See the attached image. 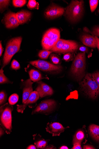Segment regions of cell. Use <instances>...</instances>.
I'll list each match as a JSON object with an SVG mask.
<instances>
[{
  "mask_svg": "<svg viewBox=\"0 0 99 149\" xmlns=\"http://www.w3.org/2000/svg\"><path fill=\"white\" fill-rule=\"evenodd\" d=\"M81 91L84 95L93 100L99 95V88L92 74L87 73L79 84Z\"/></svg>",
  "mask_w": 99,
  "mask_h": 149,
  "instance_id": "1",
  "label": "cell"
},
{
  "mask_svg": "<svg viewBox=\"0 0 99 149\" xmlns=\"http://www.w3.org/2000/svg\"><path fill=\"white\" fill-rule=\"evenodd\" d=\"M84 12L83 1H73L66 8L65 15L70 22L75 23L81 19Z\"/></svg>",
  "mask_w": 99,
  "mask_h": 149,
  "instance_id": "2",
  "label": "cell"
},
{
  "mask_svg": "<svg viewBox=\"0 0 99 149\" xmlns=\"http://www.w3.org/2000/svg\"><path fill=\"white\" fill-rule=\"evenodd\" d=\"M86 52L78 53L73 62L71 72L78 81H81L85 76Z\"/></svg>",
  "mask_w": 99,
  "mask_h": 149,
  "instance_id": "3",
  "label": "cell"
},
{
  "mask_svg": "<svg viewBox=\"0 0 99 149\" xmlns=\"http://www.w3.org/2000/svg\"><path fill=\"white\" fill-rule=\"evenodd\" d=\"M13 110V106L8 103L1 106L0 107L1 126L7 134H10L12 132V113Z\"/></svg>",
  "mask_w": 99,
  "mask_h": 149,
  "instance_id": "4",
  "label": "cell"
},
{
  "mask_svg": "<svg viewBox=\"0 0 99 149\" xmlns=\"http://www.w3.org/2000/svg\"><path fill=\"white\" fill-rule=\"evenodd\" d=\"M22 38L21 37L13 38L7 44L3 59V67L8 64L12 57L20 49Z\"/></svg>",
  "mask_w": 99,
  "mask_h": 149,
  "instance_id": "5",
  "label": "cell"
},
{
  "mask_svg": "<svg viewBox=\"0 0 99 149\" xmlns=\"http://www.w3.org/2000/svg\"><path fill=\"white\" fill-rule=\"evenodd\" d=\"M60 31L55 28L48 30L44 34L42 40V48L45 50H51L60 39Z\"/></svg>",
  "mask_w": 99,
  "mask_h": 149,
  "instance_id": "6",
  "label": "cell"
},
{
  "mask_svg": "<svg viewBox=\"0 0 99 149\" xmlns=\"http://www.w3.org/2000/svg\"><path fill=\"white\" fill-rule=\"evenodd\" d=\"M78 44L75 41L60 39L50 50L55 52L64 53L73 52L78 48Z\"/></svg>",
  "mask_w": 99,
  "mask_h": 149,
  "instance_id": "7",
  "label": "cell"
},
{
  "mask_svg": "<svg viewBox=\"0 0 99 149\" xmlns=\"http://www.w3.org/2000/svg\"><path fill=\"white\" fill-rule=\"evenodd\" d=\"M30 63L39 70L44 72L59 73L61 72L62 69V67L61 65H54L43 60L32 61Z\"/></svg>",
  "mask_w": 99,
  "mask_h": 149,
  "instance_id": "8",
  "label": "cell"
},
{
  "mask_svg": "<svg viewBox=\"0 0 99 149\" xmlns=\"http://www.w3.org/2000/svg\"><path fill=\"white\" fill-rule=\"evenodd\" d=\"M56 103L53 100L48 99L41 102L33 111L32 115L49 113L55 108Z\"/></svg>",
  "mask_w": 99,
  "mask_h": 149,
  "instance_id": "9",
  "label": "cell"
},
{
  "mask_svg": "<svg viewBox=\"0 0 99 149\" xmlns=\"http://www.w3.org/2000/svg\"><path fill=\"white\" fill-rule=\"evenodd\" d=\"M65 11L64 8L53 4L46 10L44 15L46 18L51 19L62 16L64 14Z\"/></svg>",
  "mask_w": 99,
  "mask_h": 149,
  "instance_id": "10",
  "label": "cell"
},
{
  "mask_svg": "<svg viewBox=\"0 0 99 149\" xmlns=\"http://www.w3.org/2000/svg\"><path fill=\"white\" fill-rule=\"evenodd\" d=\"M39 97V94L37 91H33L24 103L22 104L17 105V112L23 113L27 106H29L30 108H33V107L32 105L36 103Z\"/></svg>",
  "mask_w": 99,
  "mask_h": 149,
  "instance_id": "11",
  "label": "cell"
},
{
  "mask_svg": "<svg viewBox=\"0 0 99 149\" xmlns=\"http://www.w3.org/2000/svg\"><path fill=\"white\" fill-rule=\"evenodd\" d=\"M68 127L65 128L59 123H48L47 125L46 130L47 132L51 134L53 136H59Z\"/></svg>",
  "mask_w": 99,
  "mask_h": 149,
  "instance_id": "12",
  "label": "cell"
},
{
  "mask_svg": "<svg viewBox=\"0 0 99 149\" xmlns=\"http://www.w3.org/2000/svg\"><path fill=\"white\" fill-rule=\"evenodd\" d=\"M16 14L15 13L10 12L5 15L4 21L7 28H15L20 24L17 19Z\"/></svg>",
  "mask_w": 99,
  "mask_h": 149,
  "instance_id": "13",
  "label": "cell"
},
{
  "mask_svg": "<svg viewBox=\"0 0 99 149\" xmlns=\"http://www.w3.org/2000/svg\"><path fill=\"white\" fill-rule=\"evenodd\" d=\"M37 83L38 85L36 90L40 97L51 96L53 94V91L50 86L41 81L37 82Z\"/></svg>",
  "mask_w": 99,
  "mask_h": 149,
  "instance_id": "14",
  "label": "cell"
},
{
  "mask_svg": "<svg viewBox=\"0 0 99 149\" xmlns=\"http://www.w3.org/2000/svg\"><path fill=\"white\" fill-rule=\"evenodd\" d=\"M33 83L30 79H28L23 81L22 84L23 88L22 102L24 103L29 98L30 94L33 92Z\"/></svg>",
  "mask_w": 99,
  "mask_h": 149,
  "instance_id": "15",
  "label": "cell"
},
{
  "mask_svg": "<svg viewBox=\"0 0 99 149\" xmlns=\"http://www.w3.org/2000/svg\"><path fill=\"white\" fill-rule=\"evenodd\" d=\"M80 39L84 45L93 48L97 47V42L94 36L89 34H84L81 36Z\"/></svg>",
  "mask_w": 99,
  "mask_h": 149,
  "instance_id": "16",
  "label": "cell"
},
{
  "mask_svg": "<svg viewBox=\"0 0 99 149\" xmlns=\"http://www.w3.org/2000/svg\"><path fill=\"white\" fill-rule=\"evenodd\" d=\"M33 139L35 141L34 144L37 148L44 149L47 146L49 140H45L42 138L39 134H36L33 135Z\"/></svg>",
  "mask_w": 99,
  "mask_h": 149,
  "instance_id": "17",
  "label": "cell"
},
{
  "mask_svg": "<svg viewBox=\"0 0 99 149\" xmlns=\"http://www.w3.org/2000/svg\"><path fill=\"white\" fill-rule=\"evenodd\" d=\"M31 12L25 10H22L16 13L17 19L20 24H23L26 22L31 16Z\"/></svg>",
  "mask_w": 99,
  "mask_h": 149,
  "instance_id": "18",
  "label": "cell"
},
{
  "mask_svg": "<svg viewBox=\"0 0 99 149\" xmlns=\"http://www.w3.org/2000/svg\"><path fill=\"white\" fill-rule=\"evenodd\" d=\"M89 130L92 138L96 141L99 142V126L91 125L89 126Z\"/></svg>",
  "mask_w": 99,
  "mask_h": 149,
  "instance_id": "19",
  "label": "cell"
},
{
  "mask_svg": "<svg viewBox=\"0 0 99 149\" xmlns=\"http://www.w3.org/2000/svg\"><path fill=\"white\" fill-rule=\"evenodd\" d=\"M30 79L34 82H38L41 79L44 78L41 74L38 71L32 70L29 72Z\"/></svg>",
  "mask_w": 99,
  "mask_h": 149,
  "instance_id": "20",
  "label": "cell"
},
{
  "mask_svg": "<svg viewBox=\"0 0 99 149\" xmlns=\"http://www.w3.org/2000/svg\"><path fill=\"white\" fill-rule=\"evenodd\" d=\"M84 138V133L82 131L79 130L74 135L73 139V143H80L81 142Z\"/></svg>",
  "mask_w": 99,
  "mask_h": 149,
  "instance_id": "21",
  "label": "cell"
},
{
  "mask_svg": "<svg viewBox=\"0 0 99 149\" xmlns=\"http://www.w3.org/2000/svg\"><path fill=\"white\" fill-rule=\"evenodd\" d=\"M3 72L4 71L2 68L0 70V84H11L12 82L5 76Z\"/></svg>",
  "mask_w": 99,
  "mask_h": 149,
  "instance_id": "22",
  "label": "cell"
},
{
  "mask_svg": "<svg viewBox=\"0 0 99 149\" xmlns=\"http://www.w3.org/2000/svg\"><path fill=\"white\" fill-rule=\"evenodd\" d=\"M19 100V96L17 93H14L11 95L8 99V102L10 105H13L17 103Z\"/></svg>",
  "mask_w": 99,
  "mask_h": 149,
  "instance_id": "23",
  "label": "cell"
},
{
  "mask_svg": "<svg viewBox=\"0 0 99 149\" xmlns=\"http://www.w3.org/2000/svg\"><path fill=\"white\" fill-rule=\"evenodd\" d=\"M52 52L51 51L47 50H41L39 52L38 56L42 59H46L48 58L50 54Z\"/></svg>",
  "mask_w": 99,
  "mask_h": 149,
  "instance_id": "24",
  "label": "cell"
},
{
  "mask_svg": "<svg viewBox=\"0 0 99 149\" xmlns=\"http://www.w3.org/2000/svg\"><path fill=\"white\" fill-rule=\"evenodd\" d=\"M7 100V94L4 91L0 93V105L1 106L5 104Z\"/></svg>",
  "mask_w": 99,
  "mask_h": 149,
  "instance_id": "25",
  "label": "cell"
},
{
  "mask_svg": "<svg viewBox=\"0 0 99 149\" xmlns=\"http://www.w3.org/2000/svg\"><path fill=\"white\" fill-rule=\"evenodd\" d=\"M26 1L25 0H14L12 3L14 6L16 7H21L26 3Z\"/></svg>",
  "mask_w": 99,
  "mask_h": 149,
  "instance_id": "26",
  "label": "cell"
},
{
  "mask_svg": "<svg viewBox=\"0 0 99 149\" xmlns=\"http://www.w3.org/2000/svg\"><path fill=\"white\" fill-rule=\"evenodd\" d=\"M89 1L91 10L93 12L97 8L99 1L98 0H90Z\"/></svg>",
  "mask_w": 99,
  "mask_h": 149,
  "instance_id": "27",
  "label": "cell"
},
{
  "mask_svg": "<svg viewBox=\"0 0 99 149\" xmlns=\"http://www.w3.org/2000/svg\"><path fill=\"white\" fill-rule=\"evenodd\" d=\"M11 68L15 70H17L20 68V66L19 63L16 60H14L11 64Z\"/></svg>",
  "mask_w": 99,
  "mask_h": 149,
  "instance_id": "28",
  "label": "cell"
},
{
  "mask_svg": "<svg viewBox=\"0 0 99 149\" xmlns=\"http://www.w3.org/2000/svg\"><path fill=\"white\" fill-rule=\"evenodd\" d=\"M10 2V1H0V6H1V10L6 8L9 5Z\"/></svg>",
  "mask_w": 99,
  "mask_h": 149,
  "instance_id": "29",
  "label": "cell"
},
{
  "mask_svg": "<svg viewBox=\"0 0 99 149\" xmlns=\"http://www.w3.org/2000/svg\"><path fill=\"white\" fill-rule=\"evenodd\" d=\"M92 75L96 81L99 88V71H95L92 74Z\"/></svg>",
  "mask_w": 99,
  "mask_h": 149,
  "instance_id": "30",
  "label": "cell"
},
{
  "mask_svg": "<svg viewBox=\"0 0 99 149\" xmlns=\"http://www.w3.org/2000/svg\"><path fill=\"white\" fill-rule=\"evenodd\" d=\"M92 33L95 36L99 37V26H95L92 29Z\"/></svg>",
  "mask_w": 99,
  "mask_h": 149,
  "instance_id": "31",
  "label": "cell"
},
{
  "mask_svg": "<svg viewBox=\"0 0 99 149\" xmlns=\"http://www.w3.org/2000/svg\"><path fill=\"white\" fill-rule=\"evenodd\" d=\"M37 5V3L34 0H30L28 2L27 6L30 8H34L36 7Z\"/></svg>",
  "mask_w": 99,
  "mask_h": 149,
  "instance_id": "32",
  "label": "cell"
},
{
  "mask_svg": "<svg viewBox=\"0 0 99 149\" xmlns=\"http://www.w3.org/2000/svg\"><path fill=\"white\" fill-rule=\"evenodd\" d=\"M51 60L52 62L55 64H58L60 61L59 58L53 54L51 55L50 57Z\"/></svg>",
  "mask_w": 99,
  "mask_h": 149,
  "instance_id": "33",
  "label": "cell"
},
{
  "mask_svg": "<svg viewBox=\"0 0 99 149\" xmlns=\"http://www.w3.org/2000/svg\"><path fill=\"white\" fill-rule=\"evenodd\" d=\"M73 146L72 149H81V143H73Z\"/></svg>",
  "mask_w": 99,
  "mask_h": 149,
  "instance_id": "34",
  "label": "cell"
},
{
  "mask_svg": "<svg viewBox=\"0 0 99 149\" xmlns=\"http://www.w3.org/2000/svg\"><path fill=\"white\" fill-rule=\"evenodd\" d=\"M71 54L69 53L66 54L63 56V59L65 61H68L71 58Z\"/></svg>",
  "mask_w": 99,
  "mask_h": 149,
  "instance_id": "35",
  "label": "cell"
},
{
  "mask_svg": "<svg viewBox=\"0 0 99 149\" xmlns=\"http://www.w3.org/2000/svg\"><path fill=\"white\" fill-rule=\"evenodd\" d=\"M79 49L80 51L82 52H87L88 51V48L84 46H82L80 47Z\"/></svg>",
  "mask_w": 99,
  "mask_h": 149,
  "instance_id": "36",
  "label": "cell"
},
{
  "mask_svg": "<svg viewBox=\"0 0 99 149\" xmlns=\"http://www.w3.org/2000/svg\"><path fill=\"white\" fill-rule=\"evenodd\" d=\"M83 148L84 149H94L95 148L92 146L90 145H87L84 146Z\"/></svg>",
  "mask_w": 99,
  "mask_h": 149,
  "instance_id": "37",
  "label": "cell"
},
{
  "mask_svg": "<svg viewBox=\"0 0 99 149\" xmlns=\"http://www.w3.org/2000/svg\"><path fill=\"white\" fill-rule=\"evenodd\" d=\"M5 130L1 126H0V137H1L4 134Z\"/></svg>",
  "mask_w": 99,
  "mask_h": 149,
  "instance_id": "38",
  "label": "cell"
},
{
  "mask_svg": "<svg viewBox=\"0 0 99 149\" xmlns=\"http://www.w3.org/2000/svg\"><path fill=\"white\" fill-rule=\"evenodd\" d=\"M3 51V48L1 44V43H0V56H2Z\"/></svg>",
  "mask_w": 99,
  "mask_h": 149,
  "instance_id": "39",
  "label": "cell"
},
{
  "mask_svg": "<svg viewBox=\"0 0 99 149\" xmlns=\"http://www.w3.org/2000/svg\"><path fill=\"white\" fill-rule=\"evenodd\" d=\"M94 36L97 42V47L99 51V38L96 36Z\"/></svg>",
  "mask_w": 99,
  "mask_h": 149,
  "instance_id": "40",
  "label": "cell"
},
{
  "mask_svg": "<svg viewBox=\"0 0 99 149\" xmlns=\"http://www.w3.org/2000/svg\"><path fill=\"white\" fill-rule=\"evenodd\" d=\"M27 149H36L37 148L36 146L34 145H30L28 146L26 148Z\"/></svg>",
  "mask_w": 99,
  "mask_h": 149,
  "instance_id": "41",
  "label": "cell"
},
{
  "mask_svg": "<svg viewBox=\"0 0 99 149\" xmlns=\"http://www.w3.org/2000/svg\"><path fill=\"white\" fill-rule=\"evenodd\" d=\"M44 149H56V148L53 145H49L47 146Z\"/></svg>",
  "mask_w": 99,
  "mask_h": 149,
  "instance_id": "42",
  "label": "cell"
},
{
  "mask_svg": "<svg viewBox=\"0 0 99 149\" xmlns=\"http://www.w3.org/2000/svg\"><path fill=\"white\" fill-rule=\"evenodd\" d=\"M60 149H69V148L66 146H62L60 148Z\"/></svg>",
  "mask_w": 99,
  "mask_h": 149,
  "instance_id": "43",
  "label": "cell"
},
{
  "mask_svg": "<svg viewBox=\"0 0 99 149\" xmlns=\"http://www.w3.org/2000/svg\"><path fill=\"white\" fill-rule=\"evenodd\" d=\"M98 13H99V10H98Z\"/></svg>",
  "mask_w": 99,
  "mask_h": 149,
  "instance_id": "44",
  "label": "cell"
}]
</instances>
